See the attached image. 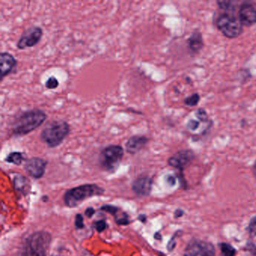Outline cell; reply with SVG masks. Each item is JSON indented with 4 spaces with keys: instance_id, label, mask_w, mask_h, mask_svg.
Segmentation results:
<instances>
[{
    "instance_id": "obj_25",
    "label": "cell",
    "mask_w": 256,
    "mask_h": 256,
    "mask_svg": "<svg viewBox=\"0 0 256 256\" xmlns=\"http://www.w3.org/2000/svg\"><path fill=\"white\" fill-rule=\"evenodd\" d=\"M245 250L251 253L253 256H256V245L252 242H248L246 244Z\"/></svg>"
},
{
    "instance_id": "obj_19",
    "label": "cell",
    "mask_w": 256,
    "mask_h": 256,
    "mask_svg": "<svg viewBox=\"0 0 256 256\" xmlns=\"http://www.w3.org/2000/svg\"><path fill=\"white\" fill-rule=\"evenodd\" d=\"M218 247L221 250L222 256H236V251L232 245L227 242H220Z\"/></svg>"
},
{
    "instance_id": "obj_7",
    "label": "cell",
    "mask_w": 256,
    "mask_h": 256,
    "mask_svg": "<svg viewBox=\"0 0 256 256\" xmlns=\"http://www.w3.org/2000/svg\"><path fill=\"white\" fill-rule=\"evenodd\" d=\"M216 250L210 242L192 240L184 250V256H215Z\"/></svg>"
},
{
    "instance_id": "obj_6",
    "label": "cell",
    "mask_w": 256,
    "mask_h": 256,
    "mask_svg": "<svg viewBox=\"0 0 256 256\" xmlns=\"http://www.w3.org/2000/svg\"><path fill=\"white\" fill-rule=\"evenodd\" d=\"M124 156V150L122 146L120 145H109L100 152V164L103 169L108 172H114L119 166Z\"/></svg>"
},
{
    "instance_id": "obj_8",
    "label": "cell",
    "mask_w": 256,
    "mask_h": 256,
    "mask_svg": "<svg viewBox=\"0 0 256 256\" xmlns=\"http://www.w3.org/2000/svg\"><path fill=\"white\" fill-rule=\"evenodd\" d=\"M42 36L43 30L40 26H34L28 28L18 42V49L24 50L28 48L35 47L41 41Z\"/></svg>"
},
{
    "instance_id": "obj_31",
    "label": "cell",
    "mask_w": 256,
    "mask_h": 256,
    "mask_svg": "<svg viewBox=\"0 0 256 256\" xmlns=\"http://www.w3.org/2000/svg\"><path fill=\"white\" fill-rule=\"evenodd\" d=\"M168 182L170 185L174 186L176 182V179H175L174 176H168L167 178Z\"/></svg>"
},
{
    "instance_id": "obj_15",
    "label": "cell",
    "mask_w": 256,
    "mask_h": 256,
    "mask_svg": "<svg viewBox=\"0 0 256 256\" xmlns=\"http://www.w3.org/2000/svg\"><path fill=\"white\" fill-rule=\"evenodd\" d=\"M152 180L148 176H140L132 184V190L138 196H148L152 188Z\"/></svg>"
},
{
    "instance_id": "obj_26",
    "label": "cell",
    "mask_w": 256,
    "mask_h": 256,
    "mask_svg": "<svg viewBox=\"0 0 256 256\" xmlns=\"http://www.w3.org/2000/svg\"><path fill=\"white\" fill-rule=\"evenodd\" d=\"M102 210L109 212V214H112V215H116L118 210H119L118 208H116V206H110V205H106V206H102Z\"/></svg>"
},
{
    "instance_id": "obj_30",
    "label": "cell",
    "mask_w": 256,
    "mask_h": 256,
    "mask_svg": "<svg viewBox=\"0 0 256 256\" xmlns=\"http://www.w3.org/2000/svg\"><path fill=\"white\" fill-rule=\"evenodd\" d=\"M94 214H95V210H94V208H88L86 210V212H85V214H86L88 217H92Z\"/></svg>"
},
{
    "instance_id": "obj_16",
    "label": "cell",
    "mask_w": 256,
    "mask_h": 256,
    "mask_svg": "<svg viewBox=\"0 0 256 256\" xmlns=\"http://www.w3.org/2000/svg\"><path fill=\"white\" fill-rule=\"evenodd\" d=\"M187 48L192 54H198L204 48V40L202 32L194 30L187 40Z\"/></svg>"
},
{
    "instance_id": "obj_14",
    "label": "cell",
    "mask_w": 256,
    "mask_h": 256,
    "mask_svg": "<svg viewBox=\"0 0 256 256\" xmlns=\"http://www.w3.org/2000/svg\"><path fill=\"white\" fill-rule=\"evenodd\" d=\"M149 138L144 136H133L126 143V150L128 154H136L142 150L149 142Z\"/></svg>"
},
{
    "instance_id": "obj_1",
    "label": "cell",
    "mask_w": 256,
    "mask_h": 256,
    "mask_svg": "<svg viewBox=\"0 0 256 256\" xmlns=\"http://www.w3.org/2000/svg\"><path fill=\"white\" fill-rule=\"evenodd\" d=\"M47 119V114L40 109L26 110L14 120L12 126V134L17 137L26 136L41 126Z\"/></svg>"
},
{
    "instance_id": "obj_4",
    "label": "cell",
    "mask_w": 256,
    "mask_h": 256,
    "mask_svg": "<svg viewBox=\"0 0 256 256\" xmlns=\"http://www.w3.org/2000/svg\"><path fill=\"white\" fill-rule=\"evenodd\" d=\"M104 192L101 187L95 184H86L68 190L64 196L66 204L70 208H74L80 203L95 196H100Z\"/></svg>"
},
{
    "instance_id": "obj_2",
    "label": "cell",
    "mask_w": 256,
    "mask_h": 256,
    "mask_svg": "<svg viewBox=\"0 0 256 256\" xmlns=\"http://www.w3.org/2000/svg\"><path fill=\"white\" fill-rule=\"evenodd\" d=\"M70 130V124L66 121H52L43 128L40 138L48 148H58L66 138Z\"/></svg>"
},
{
    "instance_id": "obj_11",
    "label": "cell",
    "mask_w": 256,
    "mask_h": 256,
    "mask_svg": "<svg viewBox=\"0 0 256 256\" xmlns=\"http://www.w3.org/2000/svg\"><path fill=\"white\" fill-rule=\"evenodd\" d=\"M209 122L210 120L206 110L204 109H198L194 112L192 118H190V120L187 121L186 127L190 132L196 134L197 132H200V133H202L200 126L205 125L206 126H210Z\"/></svg>"
},
{
    "instance_id": "obj_12",
    "label": "cell",
    "mask_w": 256,
    "mask_h": 256,
    "mask_svg": "<svg viewBox=\"0 0 256 256\" xmlns=\"http://www.w3.org/2000/svg\"><path fill=\"white\" fill-rule=\"evenodd\" d=\"M47 161L38 157L30 158L25 164V170L34 178H42L47 167Z\"/></svg>"
},
{
    "instance_id": "obj_28",
    "label": "cell",
    "mask_w": 256,
    "mask_h": 256,
    "mask_svg": "<svg viewBox=\"0 0 256 256\" xmlns=\"http://www.w3.org/2000/svg\"><path fill=\"white\" fill-rule=\"evenodd\" d=\"M107 227V224H106V222L103 220H101V221L97 222L95 224V228L98 232H103L104 229Z\"/></svg>"
},
{
    "instance_id": "obj_29",
    "label": "cell",
    "mask_w": 256,
    "mask_h": 256,
    "mask_svg": "<svg viewBox=\"0 0 256 256\" xmlns=\"http://www.w3.org/2000/svg\"><path fill=\"white\" fill-rule=\"evenodd\" d=\"M248 228L252 230L256 228V216L252 218L251 221H250V224H248Z\"/></svg>"
},
{
    "instance_id": "obj_18",
    "label": "cell",
    "mask_w": 256,
    "mask_h": 256,
    "mask_svg": "<svg viewBox=\"0 0 256 256\" xmlns=\"http://www.w3.org/2000/svg\"><path fill=\"white\" fill-rule=\"evenodd\" d=\"M24 160L23 154L20 152H12L8 154V156L6 158V162L11 164H16V166H20Z\"/></svg>"
},
{
    "instance_id": "obj_27",
    "label": "cell",
    "mask_w": 256,
    "mask_h": 256,
    "mask_svg": "<svg viewBox=\"0 0 256 256\" xmlns=\"http://www.w3.org/2000/svg\"><path fill=\"white\" fill-rule=\"evenodd\" d=\"M84 218L80 214L76 216V226L77 228L80 229L84 228Z\"/></svg>"
},
{
    "instance_id": "obj_33",
    "label": "cell",
    "mask_w": 256,
    "mask_h": 256,
    "mask_svg": "<svg viewBox=\"0 0 256 256\" xmlns=\"http://www.w3.org/2000/svg\"><path fill=\"white\" fill-rule=\"evenodd\" d=\"M253 174H254V178H256V162H254V166L252 168Z\"/></svg>"
},
{
    "instance_id": "obj_32",
    "label": "cell",
    "mask_w": 256,
    "mask_h": 256,
    "mask_svg": "<svg viewBox=\"0 0 256 256\" xmlns=\"http://www.w3.org/2000/svg\"><path fill=\"white\" fill-rule=\"evenodd\" d=\"M184 212L182 210H176L175 211L174 214L175 218H180V217H181L182 215H184Z\"/></svg>"
},
{
    "instance_id": "obj_24",
    "label": "cell",
    "mask_w": 256,
    "mask_h": 256,
    "mask_svg": "<svg viewBox=\"0 0 256 256\" xmlns=\"http://www.w3.org/2000/svg\"><path fill=\"white\" fill-rule=\"evenodd\" d=\"M181 234H182V232H180V230L179 232H176V234L174 235L173 238H172V239H170V240L169 241L168 244V251L170 252L174 250L175 246H176V241H175V239H176V236H179Z\"/></svg>"
},
{
    "instance_id": "obj_3",
    "label": "cell",
    "mask_w": 256,
    "mask_h": 256,
    "mask_svg": "<svg viewBox=\"0 0 256 256\" xmlns=\"http://www.w3.org/2000/svg\"><path fill=\"white\" fill-rule=\"evenodd\" d=\"M52 242V236L46 232L32 234L25 241L19 256H46Z\"/></svg>"
},
{
    "instance_id": "obj_9",
    "label": "cell",
    "mask_w": 256,
    "mask_h": 256,
    "mask_svg": "<svg viewBox=\"0 0 256 256\" xmlns=\"http://www.w3.org/2000/svg\"><path fill=\"white\" fill-rule=\"evenodd\" d=\"M194 158V154L191 150H182L168 158L169 166L182 170L190 166Z\"/></svg>"
},
{
    "instance_id": "obj_22",
    "label": "cell",
    "mask_w": 256,
    "mask_h": 256,
    "mask_svg": "<svg viewBox=\"0 0 256 256\" xmlns=\"http://www.w3.org/2000/svg\"><path fill=\"white\" fill-rule=\"evenodd\" d=\"M59 82L54 76L49 78L46 82V88L48 90H55L59 86Z\"/></svg>"
},
{
    "instance_id": "obj_5",
    "label": "cell",
    "mask_w": 256,
    "mask_h": 256,
    "mask_svg": "<svg viewBox=\"0 0 256 256\" xmlns=\"http://www.w3.org/2000/svg\"><path fill=\"white\" fill-rule=\"evenodd\" d=\"M216 25L218 30L226 38H235L242 34L244 25L234 12H224L217 18Z\"/></svg>"
},
{
    "instance_id": "obj_20",
    "label": "cell",
    "mask_w": 256,
    "mask_h": 256,
    "mask_svg": "<svg viewBox=\"0 0 256 256\" xmlns=\"http://www.w3.org/2000/svg\"><path fill=\"white\" fill-rule=\"evenodd\" d=\"M218 8L224 12H234L236 6H234V2L230 1H218L216 2Z\"/></svg>"
},
{
    "instance_id": "obj_10",
    "label": "cell",
    "mask_w": 256,
    "mask_h": 256,
    "mask_svg": "<svg viewBox=\"0 0 256 256\" xmlns=\"http://www.w3.org/2000/svg\"><path fill=\"white\" fill-rule=\"evenodd\" d=\"M238 18L244 26H250L256 24V4L245 2L240 6Z\"/></svg>"
},
{
    "instance_id": "obj_21",
    "label": "cell",
    "mask_w": 256,
    "mask_h": 256,
    "mask_svg": "<svg viewBox=\"0 0 256 256\" xmlns=\"http://www.w3.org/2000/svg\"><path fill=\"white\" fill-rule=\"evenodd\" d=\"M200 101V96L198 94H193L190 96L186 97L184 100V102L186 106H190V107H194L198 104Z\"/></svg>"
},
{
    "instance_id": "obj_13",
    "label": "cell",
    "mask_w": 256,
    "mask_h": 256,
    "mask_svg": "<svg viewBox=\"0 0 256 256\" xmlns=\"http://www.w3.org/2000/svg\"><path fill=\"white\" fill-rule=\"evenodd\" d=\"M0 64H1L0 78L2 82L6 76H10L16 70L18 62L12 54L8 52H2L0 54Z\"/></svg>"
},
{
    "instance_id": "obj_17",
    "label": "cell",
    "mask_w": 256,
    "mask_h": 256,
    "mask_svg": "<svg viewBox=\"0 0 256 256\" xmlns=\"http://www.w3.org/2000/svg\"><path fill=\"white\" fill-rule=\"evenodd\" d=\"M14 185L16 190L22 194H26L30 188L29 180L22 174H17L14 176Z\"/></svg>"
},
{
    "instance_id": "obj_34",
    "label": "cell",
    "mask_w": 256,
    "mask_h": 256,
    "mask_svg": "<svg viewBox=\"0 0 256 256\" xmlns=\"http://www.w3.org/2000/svg\"><path fill=\"white\" fill-rule=\"evenodd\" d=\"M164 256V254H161V256Z\"/></svg>"
},
{
    "instance_id": "obj_23",
    "label": "cell",
    "mask_w": 256,
    "mask_h": 256,
    "mask_svg": "<svg viewBox=\"0 0 256 256\" xmlns=\"http://www.w3.org/2000/svg\"><path fill=\"white\" fill-rule=\"evenodd\" d=\"M116 223L119 224H128V223H130V222H128V216H127V215L125 212L119 214V215L116 214Z\"/></svg>"
}]
</instances>
